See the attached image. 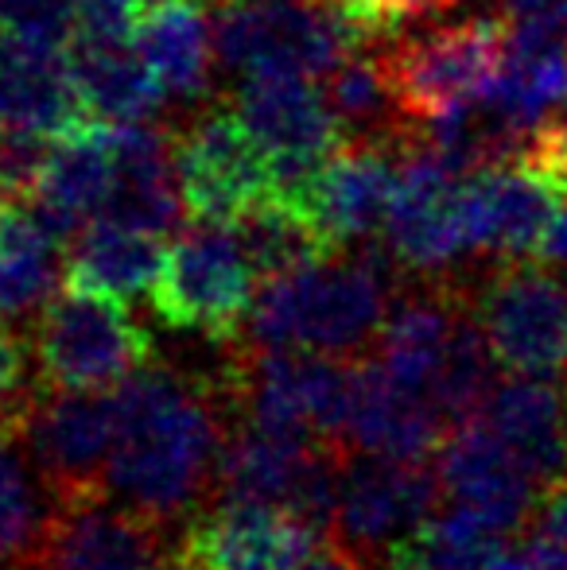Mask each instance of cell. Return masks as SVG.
<instances>
[{
  "label": "cell",
  "instance_id": "30bf717a",
  "mask_svg": "<svg viewBox=\"0 0 567 570\" xmlns=\"http://www.w3.org/2000/svg\"><path fill=\"white\" fill-rule=\"evenodd\" d=\"M175 164L187 218L234 226L257 198L273 190L268 151L237 109H203L175 136Z\"/></svg>",
  "mask_w": 567,
  "mask_h": 570
},
{
  "label": "cell",
  "instance_id": "ba28073f",
  "mask_svg": "<svg viewBox=\"0 0 567 570\" xmlns=\"http://www.w3.org/2000/svg\"><path fill=\"white\" fill-rule=\"evenodd\" d=\"M467 303L501 373L548 381L567 373V284L553 264L509 256Z\"/></svg>",
  "mask_w": 567,
  "mask_h": 570
},
{
  "label": "cell",
  "instance_id": "d590c367",
  "mask_svg": "<svg viewBox=\"0 0 567 570\" xmlns=\"http://www.w3.org/2000/svg\"><path fill=\"white\" fill-rule=\"evenodd\" d=\"M537 256H540L545 264H553V268H560V264H567V198H564L560 214H556L553 229H548V237L540 240Z\"/></svg>",
  "mask_w": 567,
  "mask_h": 570
},
{
  "label": "cell",
  "instance_id": "5b68a950",
  "mask_svg": "<svg viewBox=\"0 0 567 570\" xmlns=\"http://www.w3.org/2000/svg\"><path fill=\"white\" fill-rule=\"evenodd\" d=\"M250 253L234 226L195 222L167 245L151 287V307L167 331L203 334L211 342H242L257 284Z\"/></svg>",
  "mask_w": 567,
  "mask_h": 570
},
{
  "label": "cell",
  "instance_id": "83f0119b",
  "mask_svg": "<svg viewBox=\"0 0 567 570\" xmlns=\"http://www.w3.org/2000/svg\"><path fill=\"white\" fill-rule=\"evenodd\" d=\"M385 570H525V551H514L506 535L490 532L470 512L443 504L389 556Z\"/></svg>",
  "mask_w": 567,
  "mask_h": 570
},
{
  "label": "cell",
  "instance_id": "ffe728a7",
  "mask_svg": "<svg viewBox=\"0 0 567 570\" xmlns=\"http://www.w3.org/2000/svg\"><path fill=\"white\" fill-rule=\"evenodd\" d=\"M478 420L509 446L545 493L567 478V392L548 376L498 381Z\"/></svg>",
  "mask_w": 567,
  "mask_h": 570
},
{
  "label": "cell",
  "instance_id": "e0dca14e",
  "mask_svg": "<svg viewBox=\"0 0 567 570\" xmlns=\"http://www.w3.org/2000/svg\"><path fill=\"white\" fill-rule=\"evenodd\" d=\"M447 435H451V423L424 392L397 384L370 353L358 357V384L346 431H342V451L428 462L439 454Z\"/></svg>",
  "mask_w": 567,
  "mask_h": 570
},
{
  "label": "cell",
  "instance_id": "5bb4252c",
  "mask_svg": "<svg viewBox=\"0 0 567 570\" xmlns=\"http://www.w3.org/2000/svg\"><path fill=\"white\" fill-rule=\"evenodd\" d=\"M23 570H175L167 524L109 493L55 504V517Z\"/></svg>",
  "mask_w": 567,
  "mask_h": 570
},
{
  "label": "cell",
  "instance_id": "836d02e7",
  "mask_svg": "<svg viewBox=\"0 0 567 570\" xmlns=\"http://www.w3.org/2000/svg\"><path fill=\"white\" fill-rule=\"evenodd\" d=\"M532 520H537L540 535H553V540L567 543V478L556 481V485H548L545 493H540Z\"/></svg>",
  "mask_w": 567,
  "mask_h": 570
},
{
  "label": "cell",
  "instance_id": "8d00e7d4",
  "mask_svg": "<svg viewBox=\"0 0 567 570\" xmlns=\"http://www.w3.org/2000/svg\"><path fill=\"white\" fill-rule=\"evenodd\" d=\"M300 570H362V567H358L350 556H342V551L334 548V543H326V548L315 551V556H311Z\"/></svg>",
  "mask_w": 567,
  "mask_h": 570
},
{
  "label": "cell",
  "instance_id": "1f68e13d",
  "mask_svg": "<svg viewBox=\"0 0 567 570\" xmlns=\"http://www.w3.org/2000/svg\"><path fill=\"white\" fill-rule=\"evenodd\" d=\"M0 28L28 39V43L67 51L78 36V0H4Z\"/></svg>",
  "mask_w": 567,
  "mask_h": 570
},
{
  "label": "cell",
  "instance_id": "277c9868",
  "mask_svg": "<svg viewBox=\"0 0 567 570\" xmlns=\"http://www.w3.org/2000/svg\"><path fill=\"white\" fill-rule=\"evenodd\" d=\"M214 12V51L237 75L326 78L346 55L370 47L365 31L331 0H222Z\"/></svg>",
  "mask_w": 567,
  "mask_h": 570
},
{
  "label": "cell",
  "instance_id": "4316f807",
  "mask_svg": "<svg viewBox=\"0 0 567 570\" xmlns=\"http://www.w3.org/2000/svg\"><path fill=\"white\" fill-rule=\"evenodd\" d=\"M62 240L28 203H0V318H36L62 279Z\"/></svg>",
  "mask_w": 567,
  "mask_h": 570
},
{
  "label": "cell",
  "instance_id": "f35d334b",
  "mask_svg": "<svg viewBox=\"0 0 567 570\" xmlns=\"http://www.w3.org/2000/svg\"><path fill=\"white\" fill-rule=\"evenodd\" d=\"M0 4H4V0H0Z\"/></svg>",
  "mask_w": 567,
  "mask_h": 570
},
{
  "label": "cell",
  "instance_id": "8fae6325",
  "mask_svg": "<svg viewBox=\"0 0 567 570\" xmlns=\"http://www.w3.org/2000/svg\"><path fill=\"white\" fill-rule=\"evenodd\" d=\"M326 535L303 517L261 501H211L175 543V570H300Z\"/></svg>",
  "mask_w": 567,
  "mask_h": 570
},
{
  "label": "cell",
  "instance_id": "603a6c76",
  "mask_svg": "<svg viewBox=\"0 0 567 570\" xmlns=\"http://www.w3.org/2000/svg\"><path fill=\"white\" fill-rule=\"evenodd\" d=\"M482 98L525 144H532L540 125L567 98V36L509 23L506 59H501L498 78Z\"/></svg>",
  "mask_w": 567,
  "mask_h": 570
},
{
  "label": "cell",
  "instance_id": "d4e9b609",
  "mask_svg": "<svg viewBox=\"0 0 567 570\" xmlns=\"http://www.w3.org/2000/svg\"><path fill=\"white\" fill-rule=\"evenodd\" d=\"M70 78L82 98L90 120L106 125H137L151 120L164 106L167 90L151 67L144 62L137 43H98V39H75L67 47Z\"/></svg>",
  "mask_w": 567,
  "mask_h": 570
},
{
  "label": "cell",
  "instance_id": "7402d4cb",
  "mask_svg": "<svg viewBox=\"0 0 567 570\" xmlns=\"http://www.w3.org/2000/svg\"><path fill=\"white\" fill-rule=\"evenodd\" d=\"M86 117L70 78V59L59 47L28 43L0 28V125H23L62 136Z\"/></svg>",
  "mask_w": 567,
  "mask_h": 570
},
{
  "label": "cell",
  "instance_id": "f1b7e54d",
  "mask_svg": "<svg viewBox=\"0 0 567 570\" xmlns=\"http://www.w3.org/2000/svg\"><path fill=\"white\" fill-rule=\"evenodd\" d=\"M237 237H242L245 253H250L253 268H257L261 284L287 272H300L307 264L323 261V256L339 253L331 237L323 233L315 218L303 206H292L276 195H265L234 222Z\"/></svg>",
  "mask_w": 567,
  "mask_h": 570
},
{
  "label": "cell",
  "instance_id": "f546056e",
  "mask_svg": "<svg viewBox=\"0 0 567 570\" xmlns=\"http://www.w3.org/2000/svg\"><path fill=\"white\" fill-rule=\"evenodd\" d=\"M20 446L23 439L0 435V563L23 570L43 543L55 504H43L47 481Z\"/></svg>",
  "mask_w": 567,
  "mask_h": 570
},
{
  "label": "cell",
  "instance_id": "e575fe53",
  "mask_svg": "<svg viewBox=\"0 0 567 570\" xmlns=\"http://www.w3.org/2000/svg\"><path fill=\"white\" fill-rule=\"evenodd\" d=\"M525 570H567V543L540 535L525 548Z\"/></svg>",
  "mask_w": 567,
  "mask_h": 570
},
{
  "label": "cell",
  "instance_id": "ac0fdd59",
  "mask_svg": "<svg viewBox=\"0 0 567 570\" xmlns=\"http://www.w3.org/2000/svg\"><path fill=\"white\" fill-rule=\"evenodd\" d=\"M114 125L82 120L70 132L55 136L47 171L39 179L36 195L28 198V206L62 245H70L86 222L101 218L109 190H114Z\"/></svg>",
  "mask_w": 567,
  "mask_h": 570
},
{
  "label": "cell",
  "instance_id": "7c38bea8",
  "mask_svg": "<svg viewBox=\"0 0 567 570\" xmlns=\"http://www.w3.org/2000/svg\"><path fill=\"white\" fill-rule=\"evenodd\" d=\"M117 439L114 392L43 389L23 428V446L43 473L55 504L106 493Z\"/></svg>",
  "mask_w": 567,
  "mask_h": 570
},
{
  "label": "cell",
  "instance_id": "44dd1931",
  "mask_svg": "<svg viewBox=\"0 0 567 570\" xmlns=\"http://www.w3.org/2000/svg\"><path fill=\"white\" fill-rule=\"evenodd\" d=\"M114 159L117 175L101 218H117L125 226L167 237L187 218L179 164H175V136L151 128L148 120L114 125Z\"/></svg>",
  "mask_w": 567,
  "mask_h": 570
},
{
  "label": "cell",
  "instance_id": "8992f818",
  "mask_svg": "<svg viewBox=\"0 0 567 570\" xmlns=\"http://www.w3.org/2000/svg\"><path fill=\"white\" fill-rule=\"evenodd\" d=\"M509 20L501 16H459L431 20L401 36L373 43L385 55V67L412 120H428L462 101L482 98L506 59Z\"/></svg>",
  "mask_w": 567,
  "mask_h": 570
},
{
  "label": "cell",
  "instance_id": "9a60e30c",
  "mask_svg": "<svg viewBox=\"0 0 567 570\" xmlns=\"http://www.w3.org/2000/svg\"><path fill=\"white\" fill-rule=\"evenodd\" d=\"M462 175L424 140L401 156V183L385 218V248L404 272L420 279H447L470 253L459 214Z\"/></svg>",
  "mask_w": 567,
  "mask_h": 570
},
{
  "label": "cell",
  "instance_id": "d6986e66",
  "mask_svg": "<svg viewBox=\"0 0 567 570\" xmlns=\"http://www.w3.org/2000/svg\"><path fill=\"white\" fill-rule=\"evenodd\" d=\"M401 156L404 151L378 144H342L331 156L311 198V218L339 248L362 245L385 229L401 183Z\"/></svg>",
  "mask_w": 567,
  "mask_h": 570
},
{
  "label": "cell",
  "instance_id": "d6a6232c",
  "mask_svg": "<svg viewBox=\"0 0 567 570\" xmlns=\"http://www.w3.org/2000/svg\"><path fill=\"white\" fill-rule=\"evenodd\" d=\"M525 156H532L545 171H553L556 179H560V187L567 190V98H564V106L540 125V132L532 136Z\"/></svg>",
  "mask_w": 567,
  "mask_h": 570
},
{
  "label": "cell",
  "instance_id": "74e56055",
  "mask_svg": "<svg viewBox=\"0 0 567 570\" xmlns=\"http://www.w3.org/2000/svg\"><path fill=\"white\" fill-rule=\"evenodd\" d=\"M206 4H222V0H206Z\"/></svg>",
  "mask_w": 567,
  "mask_h": 570
},
{
  "label": "cell",
  "instance_id": "52a82bcc",
  "mask_svg": "<svg viewBox=\"0 0 567 570\" xmlns=\"http://www.w3.org/2000/svg\"><path fill=\"white\" fill-rule=\"evenodd\" d=\"M443 509L436 465L381 454H346L331 543L362 570H385L389 556Z\"/></svg>",
  "mask_w": 567,
  "mask_h": 570
},
{
  "label": "cell",
  "instance_id": "6da1fadb",
  "mask_svg": "<svg viewBox=\"0 0 567 570\" xmlns=\"http://www.w3.org/2000/svg\"><path fill=\"white\" fill-rule=\"evenodd\" d=\"M117 439L106 493L144 517L172 524L214 501L218 462L234 407L226 384L190 376L151 357L114 389Z\"/></svg>",
  "mask_w": 567,
  "mask_h": 570
},
{
  "label": "cell",
  "instance_id": "9c48e42d",
  "mask_svg": "<svg viewBox=\"0 0 567 570\" xmlns=\"http://www.w3.org/2000/svg\"><path fill=\"white\" fill-rule=\"evenodd\" d=\"M234 109L268 151V183H273L268 195L311 214L319 179L331 156L342 148L323 86L303 75L261 70V75H245Z\"/></svg>",
  "mask_w": 567,
  "mask_h": 570
},
{
  "label": "cell",
  "instance_id": "4dcf8cb0",
  "mask_svg": "<svg viewBox=\"0 0 567 570\" xmlns=\"http://www.w3.org/2000/svg\"><path fill=\"white\" fill-rule=\"evenodd\" d=\"M55 136L23 125H0V203H28L51 159Z\"/></svg>",
  "mask_w": 567,
  "mask_h": 570
},
{
  "label": "cell",
  "instance_id": "4fadbf2b",
  "mask_svg": "<svg viewBox=\"0 0 567 570\" xmlns=\"http://www.w3.org/2000/svg\"><path fill=\"white\" fill-rule=\"evenodd\" d=\"M567 190L532 156H514L462 175L459 214L470 253L537 256Z\"/></svg>",
  "mask_w": 567,
  "mask_h": 570
},
{
  "label": "cell",
  "instance_id": "3957f363",
  "mask_svg": "<svg viewBox=\"0 0 567 570\" xmlns=\"http://www.w3.org/2000/svg\"><path fill=\"white\" fill-rule=\"evenodd\" d=\"M31 353L43 389L114 392L156 357V345L125 299L62 287L31 323Z\"/></svg>",
  "mask_w": 567,
  "mask_h": 570
},
{
  "label": "cell",
  "instance_id": "484cf974",
  "mask_svg": "<svg viewBox=\"0 0 567 570\" xmlns=\"http://www.w3.org/2000/svg\"><path fill=\"white\" fill-rule=\"evenodd\" d=\"M203 4L206 0H156L137 23L133 43L167 98L195 101L211 86V62L218 51Z\"/></svg>",
  "mask_w": 567,
  "mask_h": 570
},
{
  "label": "cell",
  "instance_id": "7a4b0ae2",
  "mask_svg": "<svg viewBox=\"0 0 567 570\" xmlns=\"http://www.w3.org/2000/svg\"><path fill=\"white\" fill-rule=\"evenodd\" d=\"M393 253L362 240L265 279L245 318L242 345L365 357L393 307Z\"/></svg>",
  "mask_w": 567,
  "mask_h": 570
},
{
  "label": "cell",
  "instance_id": "2e32d148",
  "mask_svg": "<svg viewBox=\"0 0 567 570\" xmlns=\"http://www.w3.org/2000/svg\"><path fill=\"white\" fill-rule=\"evenodd\" d=\"M436 473L443 501L482 520L490 532L514 535L537 512L540 485L478 415L451 428L436 454Z\"/></svg>",
  "mask_w": 567,
  "mask_h": 570
},
{
  "label": "cell",
  "instance_id": "cb8c5ba5",
  "mask_svg": "<svg viewBox=\"0 0 567 570\" xmlns=\"http://www.w3.org/2000/svg\"><path fill=\"white\" fill-rule=\"evenodd\" d=\"M167 240L159 233L125 226L117 218H94L75 233L62 261V287L114 295V299H140L151 295L164 268Z\"/></svg>",
  "mask_w": 567,
  "mask_h": 570
}]
</instances>
